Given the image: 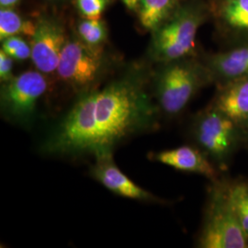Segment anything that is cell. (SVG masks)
I'll list each match as a JSON object with an SVG mask.
<instances>
[{"label":"cell","instance_id":"obj_5","mask_svg":"<svg viewBox=\"0 0 248 248\" xmlns=\"http://www.w3.org/2000/svg\"><path fill=\"white\" fill-rule=\"evenodd\" d=\"M211 183L197 246L202 248H248V236L225 193L222 177Z\"/></svg>","mask_w":248,"mask_h":248},{"label":"cell","instance_id":"obj_2","mask_svg":"<svg viewBox=\"0 0 248 248\" xmlns=\"http://www.w3.org/2000/svg\"><path fill=\"white\" fill-rule=\"evenodd\" d=\"M153 83L152 92L162 115L175 117L213 81L202 60L191 56L159 63Z\"/></svg>","mask_w":248,"mask_h":248},{"label":"cell","instance_id":"obj_15","mask_svg":"<svg viewBox=\"0 0 248 248\" xmlns=\"http://www.w3.org/2000/svg\"><path fill=\"white\" fill-rule=\"evenodd\" d=\"M222 181L227 198L248 238V180L222 178Z\"/></svg>","mask_w":248,"mask_h":248},{"label":"cell","instance_id":"obj_22","mask_svg":"<svg viewBox=\"0 0 248 248\" xmlns=\"http://www.w3.org/2000/svg\"><path fill=\"white\" fill-rule=\"evenodd\" d=\"M124 5L131 10H138L141 0H122Z\"/></svg>","mask_w":248,"mask_h":248},{"label":"cell","instance_id":"obj_14","mask_svg":"<svg viewBox=\"0 0 248 248\" xmlns=\"http://www.w3.org/2000/svg\"><path fill=\"white\" fill-rule=\"evenodd\" d=\"M181 4V0H141L138 9L141 25L153 32L168 20Z\"/></svg>","mask_w":248,"mask_h":248},{"label":"cell","instance_id":"obj_12","mask_svg":"<svg viewBox=\"0 0 248 248\" xmlns=\"http://www.w3.org/2000/svg\"><path fill=\"white\" fill-rule=\"evenodd\" d=\"M210 105L248 130V77L217 86Z\"/></svg>","mask_w":248,"mask_h":248},{"label":"cell","instance_id":"obj_13","mask_svg":"<svg viewBox=\"0 0 248 248\" xmlns=\"http://www.w3.org/2000/svg\"><path fill=\"white\" fill-rule=\"evenodd\" d=\"M214 13L225 40L236 45L248 43V0H219Z\"/></svg>","mask_w":248,"mask_h":248},{"label":"cell","instance_id":"obj_8","mask_svg":"<svg viewBox=\"0 0 248 248\" xmlns=\"http://www.w3.org/2000/svg\"><path fill=\"white\" fill-rule=\"evenodd\" d=\"M31 38V59L36 69L45 75L56 72L68 40L62 24L55 18H41L36 22L35 32Z\"/></svg>","mask_w":248,"mask_h":248},{"label":"cell","instance_id":"obj_17","mask_svg":"<svg viewBox=\"0 0 248 248\" xmlns=\"http://www.w3.org/2000/svg\"><path fill=\"white\" fill-rule=\"evenodd\" d=\"M78 38L87 45L103 46L108 37L106 24L101 18L82 19L78 26Z\"/></svg>","mask_w":248,"mask_h":248},{"label":"cell","instance_id":"obj_10","mask_svg":"<svg viewBox=\"0 0 248 248\" xmlns=\"http://www.w3.org/2000/svg\"><path fill=\"white\" fill-rule=\"evenodd\" d=\"M152 159L178 171L193 173L208 178L211 182L221 178V171L196 145H182L151 155Z\"/></svg>","mask_w":248,"mask_h":248},{"label":"cell","instance_id":"obj_1","mask_svg":"<svg viewBox=\"0 0 248 248\" xmlns=\"http://www.w3.org/2000/svg\"><path fill=\"white\" fill-rule=\"evenodd\" d=\"M145 74L132 72L78 96L45 139L42 150L55 156L94 157L160 125L161 111Z\"/></svg>","mask_w":248,"mask_h":248},{"label":"cell","instance_id":"obj_16","mask_svg":"<svg viewBox=\"0 0 248 248\" xmlns=\"http://www.w3.org/2000/svg\"><path fill=\"white\" fill-rule=\"evenodd\" d=\"M36 22L22 18L13 9H0V40L10 36L32 37L35 32Z\"/></svg>","mask_w":248,"mask_h":248},{"label":"cell","instance_id":"obj_6","mask_svg":"<svg viewBox=\"0 0 248 248\" xmlns=\"http://www.w3.org/2000/svg\"><path fill=\"white\" fill-rule=\"evenodd\" d=\"M108 67V60L103 46H92L79 38H68L56 73L80 96L98 89Z\"/></svg>","mask_w":248,"mask_h":248},{"label":"cell","instance_id":"obj_24","mask_svg":"<svg viewBox=\"0 0 248 248\" xmlns=\"http://www.w3.org/2000/svg\"></svg>","mask_w":248,"mask_h":248},{"label":"cell","instance_id":"obj_7","mask_svg":"<svg viewBox=\"0 0 248 248\" xmlns=\"http://www.w3.org/2000/svg\"><path fill=\"white\" fill-rule=\"evenodd\" d=\"M49 82L39 70L25 71L2 83L0 91L1 113L12 123L26 124L35 115L37 104L47 92Z\"/></svg>","mask_w":248,"mask_h":248},{"label":"cell","instance_id":"obj_3","mask_svg":"<svg viewBox=\"0 0 248 248\" xmlns=\"http://www.w3.org/2000/svg\"><path fill=\"white\" fill-rule=\"evenodd\" d=\"M207 15V9L201 2L181 4L168 20L153 31L151 59L163 63L195 56L196 38Z\"/></svg>","mask_w":248,"mask_h":248},{"label":"cell","instance_id":"obj_23","mask_svg":"<svg viewBox=\"0 0 248 248\" xmlns=\"http://www.w3.org/2000/svg\"></svg>","mask_w":248,"mask_h":248},{"label":"cell","instance_id":"obj_4","mask_svg":"<svg viewBox=\"0 0 248 248\" xmlns=\"http://www.w3.org/2000/svg\"><path fill=\"white\" fill-rule=\"evenodd\" d=\"M190 134L221 172L229 169L232 157L248 142V132L210 104L194 116Z\"/></svg>","mask_w":248,"mask_h":248},{"label":"cell","instance_id":"obj_19","mask_svg":"<svg viewBox=\"0 0 248 248\" xmlns=\"http://www.w3.org/2000/svg\"><path fill=\"white\" fill-rule=\"evenodd\" d=\"M110 0H76L77 8L87 18H99Z\"/></svg>","mask_w":248,"mask_h":248},{"label":"cell","instance_id":"obj_9","mask_svg":"<svg viewBox=\"0 0 248 248\" xmlns=\"http://www.w3.org/2000/svg\"><path fill=\"white\" fill-rule=\"evenodd\" d=\"M90 174L95 180L116 195L140 202L167 203L165 200L152 194L127 177L116 165L113 153L96 156L95 163L90 169Z\"/></svg>","mask_w":248,"mask_h":248},{"label":"cell","instance_id":"obj_20","mask_svg":"<svg viewBox=\"0 0 248 248\" xmlns=\"http://www.w3.org/2000/svg\"><path fill=\"white\" fill-rule=\"evenodd\" d=\"M13 58L2 49L0 51V80L6 83L14 78L13 75Z\"/></svg>","mask_w":248,"mask_h":248},{"label":"cell","instance_id":"obj_21","mask_svg":"<svg viewBox=\"0 0 248 248\" xmlns=\"http://www.w3.org/2000/svg\"><path fill=\"white\" fill-rule=\"evenodd\" d=\"M20 0H0L1 9H14Z\"/></svg>","mask_w":248,"mask_h":248},{"label":"cell","instance_id":"obj_18","mask_svg":"<svg viewBox=\"0 0 248 248\" xmlns=\"http://www.w3.org/2000/svg\"><path fill=\"white\" fill-rule=\"evenodd\" d=\"M1 49L16 61H26L31 57V44L21 36H10L2 41Z\"/></svg>","mask_w":248,"mask_h":248},{"label":"cell","instance_id":"obj_11","mask_svg":"<svg viewBox=\"0 0 248 248\" xmlns=\"http://www.w3.org/2000/svg\"><path fill=\"white\" fill-rule=\"evenodd\" d=\"M202 60L216 87L248 78V43L234 45L223 52L207 54Z\"/></svg>","mask_w":248,"mask_h":248}]
</instances>
